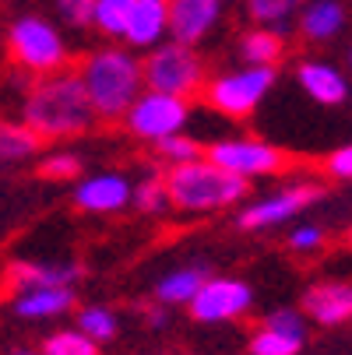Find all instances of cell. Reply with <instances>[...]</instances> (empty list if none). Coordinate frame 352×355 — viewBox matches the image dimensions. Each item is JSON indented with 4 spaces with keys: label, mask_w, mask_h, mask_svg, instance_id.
Returning <instances> with one entry per match:
<instances>
[{
    "label": "cell",
    "mask_w": 352,
    "mask_h": 355,
    "mask_svg": "<svg viewBox=\"0 0 352 355\" xmlns=\"http://www.w3.org/2000/svg\"><path fill=\"white\" fill-rule=\"evenodd\" d=\"M205 159L240 180H258V176H271V173H282L285 166V155L268 144V141H258V137H226V141H215Z\"/></svg>",
    "instance_id": "cell-8"
},
{
    "label": "cell",
    "mask_w": 352,
    "mask_h": 355,
    "mask_svg": "<svg viewBox=\"0 0 352 355\" xmlns=\"http://www.w3.org/2000/svg\"><path fill=\"white\" fill-rule=\"evenodd\" d=\"M222 4H226V0H222Z\"/></svg>",
    "instance_id": "cell-38"
},
{
    "label": "cell",
    "mask_w": 352,
    "mask_h": 355,
    "mask_svg": "<svg viewBox=\"0 0 352 355\" xmlns=\"http://www.w3.org/2000/svg\"><path fill=\"white\" fill-rule=\"evenodd\" d=\"M0 4H4V0H0Z\"/></svg>",
    "instance_id": "cell-37"
},
{
    "label": "cell",
    "mask_w": 352,
    "mask_h": 355,
    "mask_svg": "<svg viewBox=\"0 0 352 355\" xmlns=\"http://www.w3.org/2000/svg\"><path fill=\"white\" fill-rule=\"evenodd\" d=\"M299 78V88H303L314 103L321 106H342L345 103V95H349V85H345V74L324 60H307V64H299L296 71Z\"/></svg>",
    "instance_id": "cell-16"
},
{
    "label": "cell",
    "mask_w": 352,
    "mask_h": 355,
    "mask_svg": "<svg viewBox=\"0 0 352 355\" xmlns=\"http://www.w3.org/2000/svg\"><path fill=\"white\" fill-rule=\"evenodd\" d=\"M321 197V187L314 183V180H303V183H292V187H282V190H275V193H268V197H261V200H254V205H246L240 215H236V222H240V229H271V225H282V222H289L292 215H299L310 200H317Z\"/></svg>",
    "instance_id": "cell-10"
},
{
    "label": "cell",
    "mask_w": 352,
    "mask_h": 355,
    "mask_svg": "<svg viewBox=\"0 0 352 355\" xmlns=\"http://www.w3.org/2000/svg\"><path fill=\"white\" fill-rule=\"evenodd\" d=\"M282 49H285L282 35L271 28H261V25L243 32V39H240V57L246 67H275L282 60Z\"/></svg>",
    "instance_id": "cell-20"
},
{
    "label": "cell",
    "mask_w": 352,
    "mask_h": 355,
    "mask_svg": "<svg viewBox=\"0 0 352 355\" xmlns=\"http://www.w3.org/2000/svg\"><path fill=\"white\" fill-rule=\"evenodd\" d=\"M74 331H81L85 338H92V341L99 345V341H113V338H117L120 320H117V313L106 310V306H81Z\"/></svg>",
    "instance_id": "cell-24"
},
{
    "label": "cell",
    "mask_w": 352,
    "mask_h": 355,
    "mask_svg": "<svg viewBox=\"0 0 352 355\" xmlns=\"http://www.w3.org/2000/svg\"><path fill=\"white\" fill-rule=\"evenodd\" d=\"M250 306H254V292L240 278H205L197 295L187 302V310L197 324H226L240 320Z\"/></svg>",
    "instance_id": "cell-9"
},
{
    "label": "cell",
    "mask_w": 352,
    "mask_h": 355,
    "mask_svg": "<svg viewBox=\"0 0 352 355\" xmlns=\"http://www.w3.org/2000/svg\"><path fill=\"white\" fill-rule=\"evenodd\" d=\"M321 243H324V229L321 225H296L289 232V246L296 253H314V250H321Z\"/></svg>",
    "instance_id": "cell-32"
},
{
    "label": "cell",
    "mask_w": 352,
    "mask_h": 355,
    "mask_svg": "<svg viewBox=\"0 0 352 355\" xmlns=\"http://www.w3.org/2000/svg\"><path fill=\"white\" fill-rule=\"evenodd\" d=\"M162 180H166L169 205L187 211V215L222 211V208H233V205H240V200L246 197V180L212 166L208 159L173 166Z\"/></svg>",
    "instance_id": "cell-3"
},
{
    "label": "cell",
    "mask_w": 352,
    "mask_h": 355,
    "mask_svg": "<svg viewBox=\"0 0 352 355\" xmlns=\"http://www.w3.org/2000/svg\"><path fill=\"white\" fill-rule=\"evenodd\" d=\"M303 306L324 327L349 324L352 320V285L349 282H321V285H314L307 292Z\"/></svg>",
    "instance_id": "cell-15"
},
{
    "label": "cell",
    "mask_w": 352,
    "mask_h": 355,
    "mask_svg": "<svg viewBox=\"0 0 352 355\" xmlns=\"http://www.w3.org/2000/svg\"><path fill=\"white\" fill-rule=\"evenodd\" d=\"M42 137L28 123H0V162L18 166L39 155Z\"/></svg>",
    "instance_id": "cell-21"
},
{
    "label": "cell",
    "mask_w": 352,
    "mask_h": 355,
    "mask_svg": "<svg viewBox=\"0 0 352 355\" xmlns=\"http://www.w3.org/2000/svg\"><path fill=\"white\" fill-rule=\"evenodd\" d=\"M156 155L173 169V166L197 162V159H201V148H197V141H194V137H187V134H169V137L156 141Z\"/></svg>",
    "instance_id": "cell-27"
},
{
    "label": "cell",
    "mask_w": 352,
    "mask_h": 355,
    "mask_svg": "<svg viewBox=\"0 0 352 355\" xmlns=\"http://www.w3.org/2000/svg\"><path fill=\"white\" fill-rule=\"evenodd\" d=\"M328 173H331L335 180H352V144L338 148L335 155L328 159Z\"/></svg>",
    "instance_id": "cell-33"
},
{
    "label": "cell",
    "mask_w": 352,
    "mask_h": 355,
    "mask_svg": "<svg viewBox=\"0 0 352 355\" xmlns=\"http://www.w3.org/2000/svg\"><path fill=\"white\" fill-rule=\"evenodd\" d=\"M134 183L120 173H95L74 187V205L88 215H117L131 205Z\"/></svg>",
    "instance_id": "cell-11"
},
{
    "label": "cell",
    "mask_w": 352,
    "mask_h": 355,
    "mask_svg": "<svg viewBox=\"0 0 352 355\" xmlns=\"http://www.w3.org/2000/svg\"><path fill=\"white\" fill-rule=\"evenodd\" d=\"M78 78L95 110V120H124L131 103L144 92L141 60L124 46L92 49L78 67Z\"/></svg>",
    "instance_id": "cell-2"
},
{
    "label": "cell",
    "mask_w": 352,
    "mask_h": 355,
    "mask_svg": "<svg viewBox=\"0 0 352 355\" xmlns=\"http://www.w3.org/2000/svg\"><path fill=\"white\" fill-rule=\"evenodd\" d=\"M299 8H303V0H246V15L254 18L261 28H289L292 18L299 15Z\"/></svg>",
    "instance_id": "cell-22"
},
{
    "label": "cell",
    "mask_w": 352,
    "mask_h": 355,
    "mask_svg": "<svg viewBox=\"0 0 352 355\" xmlns=\"http://www.w3.org/2000/svg\"><path fill=\"white\" fill-rule=\"evenodd\" d=\"M141 320L152 327V331H162L169 324V306H162V302H152V306H141Z\"/></svg>",
    "instance_id": "cell-34"
},
{
    "label": "cell",
    "mask_w": 352,
    "mask_h": 355,
    "mask_svg": "<svg viewBox=\"0 0 352 355\" xmlns=\"http://www.w3.org/2000/svg\"><path fill=\"white\" fill-rule=\"evenodd\" d=\"M190 120V106H187V98H176V95H166V92H152V88H144L131 110L124 113V123L127 130L137 137V141H148V144H156L169 134H183Z\"/></svg>",
    "instance_id": "cell-7"
},
{
    "label": "cell",
    "mask_w": 352,
    "mask_h": 355,
    "mask_svg": "<svg viewBox=\"0 0 352 355\" xmlns=\"http://www.w3.org/2000/svg\"><path fill=\"white\" fill-rule=\"evenodd\" d=\"M219 15H222V0H169V35H173V42L197 46L219 25Z\"/></svg>",
    "instance_id": "cell-12"
},
{
    "label": "cell",
    "mask_w": 352,
    "mask_h": 355,
    "mask_svg": "<svg viewBox=\"0 0 352 355\" xmlns=\"http://www.w3.org/2000/svg\"><path fill=\"white\" fill-rule=\"evenodd\" d=\"M275 85V67H236V71H226V74H215L208 85H205V103L222 113V116H233V120H243L250 116L261 103L265 95L271 92Z\"/></svg>",
    "instance_id": "cell-6"
},
{
    "label": "cell",
    "mask_w": 352,
    "mask_h": 355,
    "mask_svg": "<svg viewBox=\"0 0 352 355\" xmlns=\"http://www.w3.org/2000/svg\"><path fill=\"white\" fill-rule=\"evenodd\" d=\"M131 8H134V0H95V8H92V25L103 32L106 39H124Z\"/></svg>",
    "instance_id": "cell-23"
},
{
    "label": "cell",
    "mask_w": 352,
    "mask_h": 355,
    "mask_svg": "<svg viewBox=\"0 0 352 355\" xmlns=\"http://www.w3.org/2000/svg\"><path fill=\"white\" fill-rule=\"evenodd\" d=\"M349 243H352V232H349Z\"/></svg>",
    "instance_id": "cell-36"
},
{
    "label": "cell",
    "mask_w": 352,
    "mask_h": 355,
    "mask_svg": "<svg viewBox=\"0 0 352 355\" xmlns=\"http://www.w3.org/2000/svg\"><path fill=\"white\" fill-rule=\"evenodd\" d=\"M42 355H99V345L81 331H57L46 338Z\"/></svg>",
    "instance_id": "cell-28"
},
{
    "label": "cell",
    "mask_w": 352,
    "mask_h": 355,
    "mask_svg": "<svg viewBox=\"0 0 352 355\" xmlns=\"http://www.w3.org/2000/svg\"><path fill=\"white\" fill-rule=\"evenodd\" d=\"M39 173L46 180H78L81 173V159L74 155V151H53V155H46Z\"/></svg>",
    "instance_id": "cell-29"
},
{
    "label": "cell",
    "mask_w": 352,
    "mask_h": 355,
    "mask_svg": "<svg viewBox=\"0 0 352 355\" xmlns=\"http://www.w3.org/2000/svg\"><path fill=\"white\" fill-rule=\"evenodd\" d=\"M74 306V288H25L15 292V313L28 320H49Z\"/></svg>",
    "instance_id": "cell-17"
},
{
    "label": "cell",
    "mask_w": 352,
    "mask_h": 355,
    "mask_svg": "<svg viewBox=\"0 0 352 355\" xmlns=\"http://www.w3.org/2000/svg\"><path fill=\"white\" fill-rule=\"evenodd\" d=\"M265 327L282 331V334H292V338H307V324H303V317H299L296 310H275V313H268Z\"/></svg>",
    "instance_id": "cell-31"
},
{
    "label": "cell",
    "mask_w": 352,
    "mask_h": 355,
    "mask_svg": "<svg viewBox=\"0 0 352 355\" xmlns=\"http://www.w3.org/2000/svg\"><path fill=\"white\" fill-rule=\"evenodd\" d=\"M92 8H95V0H57V15L71 28H88L92 25Z\"/></svg>",
    "instance_id": "cell-30"
},
{
    "label": "cell",
    "mask_w": 352,
    "mask_h": 355,
    "mask_svg": "<svg viewBox=\"0 0 352 355\" xmlns=\"http://www.w3.org/2000/svg\"><path fill=\"white\" fill-rule=\"evenodd\" d=\"M205 268L201 264H187V268H176L169 271L159 285H156V302L162 306H187V302L197 295V288L205 285Z\"/></svg>",
    "instance_id": "cell-19"
},
{
    "label": "cell",
    "mask_w": 352,
    "mask_h": 355,
    "mask_svg": "<svg viewBox=\"0 0 352 355\" xmlns=\"http://www.w3.org/2000/svg\"><path fill=\"white\" fill-rule=\"evenodd\" d=\"M307 338H292L271 327H261L254 338H250V355H299Z\"/></svg>",
    "instance_id": "cell-26"
},
{
    "label": "cell",
    "mask_w": 352,
    "mask_h": 355,
    "mask_svg": "<svg viewBox=\"0 0 352 355\" xmlns=\"http://www.w3.org/2000/svg\"><path fill=\"white\" fill-rule=\"evenodd\" d=\"M141 78H144V88H152V92L190 98L201 85H205V60L197 57L194 46L166 42V46H156L152 53L144 57Z\"/></svg>",
    "instance_id": "cell-5"
},
{
    "label": "cell",
    "mask_w": 352,
    "mask_h": 355,
    "mask_svg": "<svg viewBox=\"0 0 352 355\" xmlns=\"http://www.w3.org/2000/svg\"><path fill=\"white\" fill-rule=\"evenodd\" d=\"M42 141H64L92 130L95 110L81 88L78 71H57L39 78L25 95V120Z\"/></svg>",
    "instance_id": "cell-1"
},
{
    "label": "cell",
    "mask_w": 352,
    "mask_h": 355,
    "mask_svg": "<svg viewBox=\"0 0 352 355\" xmlns=\"http://www.w3.org/2000/svg\"><path fill=\"white\" fill-rule=\"evenodd\" d=\"M131 205H134L141 215H162V211L169 208L166 180H159V176H148V180H141V183L131 190Z\"/></svg>",
    "instance_id": "cell-25"
},
{
    "label": "cell",
    "mask_w": 352,
    "mask_h": 355,
    "mask_svg": "<svg viewBox=\"0 0 352 355\" xmlns=\"http://www.w3.org/2000/svg\"><path fill=\"white\" fill-rule=\"evenodd\" d=\"M8 53L11 60L28 71V74H57L67 67V42L53 21H46L42 15H22L8 28Z\"/></svg>",
    "instance_id": "cell-4"
},
{
    "label": "cell",
    "mask_w": 352,
    "mask_h": 355,
    "mask_svg": "<svg viewBox=\"0 0 352 355\" xmlns=\"http://www.w3.org/2000/svg\"><path fill=\"white\" fill-rule=\"evenodd\" d=\"M15 355H42V352H28V348H18Z\"/></svg>",
    "instance_id": "cell-35"
},
{
    "label": "cell",
    "mask_w": 352,
    "mask_h": 355,
    "mask_svg": "<svg viewBox=\"0 0 352 355\" xmlns=\"http://www.w3.org/2000/svg\"><path fill=\"white\" fill-rule=\"evenodd\" d=\"M345 28V8L338 0H310L299 8V32L314 42H328Z\"/></svg>",
    "instance_id": "cell-18"
},
{
    "label": "cell",
    "mask_w": 352,
    "mask_h": 355,
    "mask_svg": "<svg viewBox=\"0 0 352 355\" xmlns=\"http://www.w3.org/2000/svg\"><path fill=\"white\" fill-rule=\"evenodd\" d=\"M169 32V0H134L124 39L137 49H156Z\"/></svg>",
    "instance_id": "cell-14"
},
{
    "label": "cell",
    "mask_w": 352,
    "mask_h": 355,
    "mask_svg": "<svg viewBox=\"0 0 352 355\" xmlns=\"http://www.w3.org/2000/svg\"><path fill=\"white\" fill-rule=\"evenodd\" d=\"M11 288L25 292V288H74V282L81 278V268L71 261H18L11 264Z\"/></svg>",
    "instance_id": "cell-13"
}]
</instances>
